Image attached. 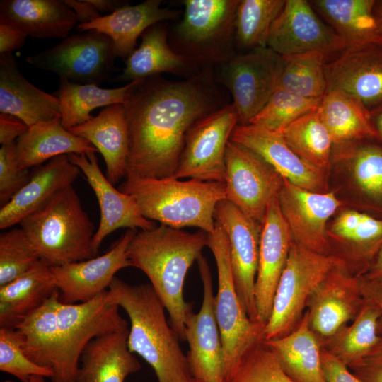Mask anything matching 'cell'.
<instances>
[{"mask_svg":"<svg viewBox=\"0 0 382 382\" xmlns=\"http://www.w3.org/2000/svg\"><path fill=\"white\" fill-rule=\"evenodd\" d=\"M95 153L71 154L68 156L85 175L99 204L100 222L93 239V252L97 255L103 241L113 231L120 228L149 230L156 224L141 214L133 197L116 189L104 175Z\"/></svg>","mask_w":382,"mask_h":382,"instance_id":"cell-19","label":"cell"},{"mask_svg":"<svg viewBox=\"0 0 382 382\" xmlns=\"http://www.w3.org/2000/svg\"><path fill=\"white\" fill-rule=\"evenodd\" d=\"M23 337L16 328H0V370L28 382L32 376H52L50 369L33 362L24 353Z\"/></svg>","mask_w":382,"mask_h":382,"instance_id":"cell-47","label":"cell"},{"mask_svg":"<svg viewBox=\"0 0 382 382\" xmlns=\"http://www.w3.org/2000/svg\"><path fill=\"white\" fill-rule=\"evenodd\" d=\"M137 231L127 229L116 244L102 255L51 267L59 301L66 304L86 302L107 290L115 274L131 266L127 248Z\"/></svg>","mask_w":382,"mask_h":382,"instance_id":"cell-18","label":"cell"},{"mask_svg":"<svg viewBox=\"0 0 382 382\" xmlns=\"http://www.w3.org/2000/svg\"><path fill=\"white\" fill-rule=\"evenodd\" d=\"M345 264L330 271L308 302L310 326L323 337H333L364 304L360 276L351 275Z\"/></svg>","mask_w":382,"mask_h":382,"instance_id":"cell-20","label":"cell"},{"mask_svg":"<svg viewBox=\"0 0 382 382\" xmlns=\"http://www.w3.org/2000/svg\"><path fill=\"white\" fill-rule=\"evenodd\" d=\"M58 291L51 267L38 261L28 272L0 286V328H15Z\"/></svg>","mask_w":382,"mask_h":382,"instance_id":"cell-31","label":"cell"},{"mask_svg":"<svg viewBox=\"0 0 382 382\" xmlns=\"http://www.w3.org/2000/svg\"><path fill=\"white\" fill-rule=\"evenodd\" d=\"M99 12L111 11V13L120 8L125 6L121 1L115 0H88Z\"/></svg>","mask_w":382,"mask_h":382,"instance_id":"cell-56","label":"cell"},{"mask_svg":"<svg viewBox=\"0 0 382 382\" xmlns=\"http://www.w3.org/2000/svg\"><path fill=\"white\" fill-rule=\"evenodd\" d=\"M206 75L182 81L141 80L123 104L129 134L125 178H171L191 127L213 112Z\"/></svg>","mask_w":382,"mask_h":382,"instance_id":"cell-1","label":"cell"},{"mask_svg":"<svg viewBox=\"0 0 382 382\" xmlns=\"http://www.w3.org/2000/svg\"><path fill=\"white\" fill-rule=\"evenodd\" d=\"M203 286L202 303L197 313L190 311L185 319L186 354L192 377L199 382H226L224 349L215 313L212 277L207 259L197 260Z\"/></svg>","mask_w":382,"mask_h":382,"instance_id":"cell-14","label":"cell"},{"mask_svg":"<svg viewBox=\"0 0 382 382\" xmlns=\"http://www.w3.org/2000/svg\"><path fill=\"white\" fill-rule=\"evenodd\" d=\"M141 37V44L125 60L120 80L139 81L163 72L178 71L184 67V57L168 45L166 29L160 23L149 28Z\"/></svg>","mask_w":382,"mask_h":382,"instance_id":"cell-39","label":"cell"},{"mask_svg":"<svg viewBox=\"0 0 382 382\" xmlns=\"http://www.w3.org/2000/svg\"><path fill=\"white\" fill-rule=\"evenodd\" d=\"M370 114L371 122L377 135V140L382 145V108Z\"/></svg>","mask_w":382,"mask_h":382,"instance_id":"cell-57","label":"cell"},{"mask_svg":"<svg viewBox=\"0 0 382 382\" xmlns=\"http://www.w3.org/2000/svg\"><path fill=\"white\" fill-rule=\"evenodd\" d=\"M278 202L293 241L310 250L327 254L328 221L344 204L335 192H311L284 178Z\"/></svg>","mask_w":382,"mask_h":382,"instance_id":"cell-16","label":"cell"},{"mask_svg":"<svg viewBox=\"0 0 382 382\" xmlns=\"http://www.w3.org/2000/svg\"><path fill=\"white\" fill-rule=\"evenodd\" d=\"M238 125V116L233 104L197 121L187 132L173 178L224 183L226 146Z\"/></svg>","mask_w":382,"mask_h":382,"instance_id":"cell-11","label":"cell"},{"mask_svg":"<svg viewBox=\"0 0 382 382\" xmlns=\"http://www.w3.org/2000/svg\"><path fill=\"white\" fill-rule=\"evenodd\" d=\"M311 5L347 47L382 45L374 14L375 0H312Z\"/></svg>","mask_w":382,"mask_h":382,"instance_id":"cell-35","label":"cell"},{"mask_svg":"<svg viewBox=\"0 0 382 382\" xmlns=\"http://www.w3.org/2000/svg\"><path fill=\"white\" fill-rule=\"evenodd\" d=\"M46 377L42 376H32L29 380L28 382H46L45 378Z\"/></svg>","mask_w":382,"mask_h":382,"instance_id":"cell-59","label":"cell"},{"mask_svg":"<svg viewBox=\"0 0 382 382\" xmlns=\"http://www.w3.org/2000/svg\"><path fill=\"white\" fill-rule=\"evenodd\" d=\"M112 301L130 320L127 346L154 369L158 382H192L180 338L169 325L166 308L150 284L131 285L115 277L108 287Z\"/></svg>","mask_w":382,"mask_h":382,"instance_id":"cell-3","label":"cell"},{"mask_svg":"<svg viewBox=\"0 0 382 382\" xmlns=\"http://www.w3.org/2000/svg\"><path fill=\"white\" fill-rule=\"evenodd\" d=\"M364 276L382 284V247Z\"/></svg>","mask_w":382,"mask_h":382,"instance_id":"cell-55","label":"cell"},{"mask_svg":"<svg viewBox=\"0 0 382 382\" xmlns=\"http://www.w3.org/2000/svg\"><path fill=\"white\" fill-rule=\"evenodd\" d=\"M192 382H199V381H196L195 379L193 378Z\"/></svg>","mask_w":382,"mask_h":382,"instance_id":"cell-61","label":"cell"},{"mask_svg":"<svg viewBox=\"0 0 382 382\" xmlns=\"http://www.w3.org/2000/svg\"><path fill=\"white\" fill-rule=\"evenodd\" d=\"M130 195L147 219L174 228L196 227L214 230L217 204L226 199L225 185L175 178H125L118 187Z\"/></svg>","mask_w":382,"mask_h":382,"instance_id":"cell-4","label":"cell"},{"mask_svg":"<svg viewBox=\"0 0 382 382\" xmlns=\"http://www.w3.org/2000/svg\"><path fill=\"white\" fill-rule=\"evenodd\" d=\"M68 130L88 141L101 154L106 177L113 185L125 178L129 134L123 104L108 106L97 116Z\"/></svg>","mask_w":382,"mask_h":382,"instance_id":"cell-26","label":"cell"},{"mask_svg":"<svg viewBox=\"0 0 382 382\" xmlns=\"http://www.w3.org/2000/svg\"><path fill=\"white\" fill-rule=\"evenodd\" d=\"M230 140L257 153L294 185L311 192H328V173L300 158L282 135L250 124L238 125Z\"/></svg>","mask_w":382,"mask_h":382,"instance_id":"cell-22","label":"cell"},{"mask_svg":"<svg viewBox=\"0 0 382 382\" xmlns=\"http://www.w3.org/2000/svg\"><path fill=\"white\" fill-rule=\"evenodd\" d=\"M177 16V11L162 8L161 0H147L135 6H125L89 23H79L77 29L83 33L96 30L110 37L116 57L124 58L135 50L137 38L146 30Z\"/></svg>","mask_w":382,"mask_h":382,"instance_id":"cell-27","label":"cell"},{"mask_svg":"<svg viewBox=\"0 0 382 382\" xmlns=\"http://www.w3.org/2000/svg\"><path fill=\"white\" fill-rule=\"evenodd\" d=\"M325 69L327 91L353 96L370 113L382 108V45L347 47Z\"/></svg>","mask_w":382,"mask_h":382,"instance_id":"cell-17","label":"cell"},{"mask_svg":"<svg viewBox=\"0 0 382 382\" xmlns=\"http://www.w3.org/2000/svg\"><path fill=\"white\" fill-rule=\"evenodd\" d=\"M80 169L68 155L37 166L28 182L0 209V228H10L45 204L57 192L77 179Z\"/></svg>","mask_w":382,"mask_h":382,"instance_id":"cell-24","label":"cell"},{"mask_svg":"<svg viewBox=\"0 0 382 382\" xmlns=\"http://www.w3.org/2000/svg\"><path fill=\"white\" fill-rule=\"evenodd\" d=\"M59 300L58 291L15 328L23 337L22 347L25 355L35 364L50 369L52 374L57 363L59 350L57 324Z\"/></svg>","mask_w":382,"mask_h":382,"instance_id":"cell-38","label":"cell"},{"mask_svg":"<svg viewBox=\"0 0 382 382\" xmlns=\"http://www.w3.org/2000/svg\"><path fill=\"white\" fill-rule=\"evenodd\" d=\"M283 57L284 65L277 88L304 98L321 99L327 91L328 59L316 52Z\"/></svg>","mask_w":382,"mask_h":382,"instance_id":"cell-42","label":"cell"},{"mask_svg":"<svg viewBox=\"0 0 382 382\" xmlns=\"http://www.w3.org/2000/svg\"><path fill=\"white\" fill-rule=\"evenodd\" d=\"M321 99L304 98L277 88L249 124L281 134L289 124L318 108Z\"/></svg>","mask_w":382,"mask_h":382,"instance_id":"cell-44","label":"cell"},{"mask_svg":"<svg viewBox=\"0 0 382 382\" xmlns=\"http://www.w3.org/2000/svg\"><path fill=\"white\" fill-rule=\"evenodd\" d=\"M28 127L19 118L8 115L0 114V143L8 145L15 143V140L23 134Z\"/></svg>","mask_w":382,"mask_h":382,"instance_id":"cell-51","label":"cell"},{"mask_svg":"<svg viewBox=\"0 0 382 382\" xmlns=\"http://www.w3.org/2000/svg\"><path fill=\"white\" fill-rule=\"evenodd\" d=\"M348 173L355 204L382 218V145L368 138L333 145L331 166Z\"/></svg>","mask_w":382,"mask_h":382,"instance_id":"cell-23","label":"cell"},{"mask_svg":"<svg viewBox=\"0 0 382 382\" xmlns=\"http://www.w3.org/2000/svg\"><path fill=\"white\" fill-rule=\"evenodd\" d=\"M207 242V233L202 230L189 233L160 224L137 231L127 248L131 266L141 270L150 280L180 341H185V322L192 311L183 296L186 274L202 255Z\"/></svg>","mask_w":382,"mask_h":382,"instance_id":"cell-2","label":"cell"},{"mask_svg":"<svg viewBox=\"0 0 382 382\" xmlns=\"http://www.w3.org/2000/svg\"><path fill=\"white\" fill-rule=\"evenodd\" d=\"M31 176L28 169L18 164L16 142L2 145L0 149V204L8 203L28 182Z\"/></svg>","mask_w":382,"mask_h":382,"instance_id":"cell-48","label":"cell"},{"mask_svg":"<svg viewBox=\"0 0 382 382\" xmlns=\"http://www.w3.org/2000/svg\"><path fill=\"white\" fill-rule=\"evenodd\" d=\"M214 219L228 239L231 269L240 300L249 318L258 323L255 290L262 224L248 218L226 199L217 204Z\"/></svg>","mask_w":382,"mask_h":382,"instance_id":"cell-15","label":"cell"},{"mask_svg":"<svg viewBox=\"0 0 382 382\" xmlns=\"http://www.w3.org/2000/svg\"><path fill=\"white\" fill-rule=\"evenodd\" d=\"M284 59L268 47L237 55L224 67L222 78L233 98L238 125H248L277 88Z\"/></svg>","mask_w":382,"mask_h":382,"instance_id":"cell-12","label":"cell"},{"mask_svg":"<svg viewBox=\"0 0 382 382\" xmlns=\"http://www.w3.org/2000/svg\"><path fill=\"white\" fill-rule=\"evenodd\" d=\"M381 313L374 304L365 302L353 323L334 337L329 351L348 367L359 363L374 349L380 340Z\"/></svg>","mask_w":382,"mask_h":382,"instance_id":"cell-41","label":"cell"},{"mask_svg":"<svg viewBox=\"0 0 382 382\" xmlns=\"http://www.w3.org/2000/svg\"><path fill=\"white\" fill-rule=\"evenodd\" d=\"M284 4L285 0L239 1L234 30L237 44L250 50L267 47L270 28Z\"/></svg>","mask_w":382,"mask_h":382,"instance_id":"cell-43","label":"cell"},{"mask_svg":"<svg viewBox=\"0 0 382 382\" xmlns=\"http://www.w3.org/2000/svg\"><path fill=\"white\" fill-rule=\"evenodd\" d=\"M38 261L31 243L21 228L0 234V286L25 273Z\"/></svg>","mask_w":382,"mask_h":382,"instance_id":"cell-45","label":"cell"},{"mask_svg":"<svg viewBox=\"0 0 382 382\" xmlns=\"http://www.w3.org/2000/svg\"><path fill=\"white\" fill-rule=\"evenodd\" d=\"M19 224L39 260L50 267L96 256L93 249L96 230L72 185Z\"/></svg>","mask_w":382,"mask_h":382,"instance_id":"cell-5","label":"cell"},{"mask_svg":"<svg viewBox=\"0 0 382 382\" xmlns=\"http://www.w3.org/2000/svg\"><path fill=\"white\" fill-rule=\"evenodd\" d=\"M264 342L294 382H327L322 366V351L310 326L307 312L294 330Z\"/></svg>","mask_w":382,"mask_h":382,"instance_id":"cell-33","label":"cell"},{"mask_svg":"<svg viewBox=\"0 0 382 382\" xmlns=\"http://www.w3.org/2000/svg\"><path fill=\"white\" fill-rule=\"evenodd\" d=\"M280 135L300 158L329 173L333 142L321 120L318 108L289 124Z\"/></svg>","mask_w":382,"mask_h":382,"instance_id":"cell-40","label":"cell"},{"mask_svg":"<svg viewBox=\"0 0 382 382\" xmlns=\"http://www.w3.org/2000/svg\"><path fill=\"white\" fill-rule=\"evenodd\" d=\"M228 382H294L273 351L262 341L242 358Z\"/></svg>","mask_w":382,"mask_h":382,"instance_id":"cell-46","label":"cell"},{"mask_svg":"<svg viewBox=\"0 0 382 382\" xmlns=\"http://www.w3.org/2000/svg\"><path fill=\"white\" fill-rule=\"evenodd\" d=\"M78 20L61 0H1L0 23L37 38L67 37Z\"/></svg>","mask_w":382,"mask_h":382,"instance_id":"cell-30","label":"cell"},{"mask_svg":"<svg viewBox=\"0 0 382 382\" xmlns=\"http://www.w3.org/2000/svg\"><path fill=\"white\" fill-rule=\"evenodd\" d=\"M140 81L119 88H102L96 84H80L59 77V88L53 95L59 100L62 125L69 129L91 120V112L96 108L124 104Z\"/></svg>","mask_w":382,"mask_h":382,"instance_id":"cell-37","label":"cell"},{"mask_svg":"<svg viewBox=\"0 0 382 382\" xmlns=\"http://www.w3.org/2000/svg\"><path fill=\"white\" fill-rule=\"evenodd\" d=\"M267 47L282 57L319 52L329 62L347 45L319 16L309 1L285 0L270 28Z\"/></svg>","mask_w":382,"mask_h":382,"instance_id":"cell-13","label":"cell"},{"mask_svg":"<svg viewBox=\"0 0 382 382\" xmlns=\"http://www.w3.org/2000/svg\"><path fill=\"white\" fill-rule=\"evenodd\" d=\"M129 328L91 340L83 351L74 382H124L141 364L127 346Z\"/></svg>","mask_w":382,"mask_h":382,"instance_id":"cell-28","label":"cell"},{"mask_svg":"<svg viewBox=\"0 0 382 382\" xmlns=\"http://www.w3.org/2000/svg\"><path fill=\"white\" fill-rule=\"evenodd\" d=\"M64 3L75 13L80 23L93 21L101 16L88 0H64Z\"/></svg>","mask_w":382,"mask_h":382,"instance_id":"cell-54","label":"cell"},{"mask_svg":"<svg viewBox=\"0 0 382 382\" xmlns=\"http://www.w3.org/2000/svg\"><path fill=\"white\" fill-rule=\"evenodd\" d=\"M329 242L334 241L351 255L364 274L382 247V218L359 209L340 212L328 226Z\"/></svg>","mask_w":382,"mask_h":382,"instance_id":"cell-34","label":"cell"},{"mask_svg":"<svg viewBox=\"0 0 382 382\" xmlns=\"http://www.w3.org/2000/svg\"><path fill=\"white\" fill-rule=\"evenodd\" d=\"M361 294L365 302L374 304L381 313L379 325H382V284L360 276Z\"/></svg>","mask_w":382,"mask_h":382,"instance_id":"cell-53","label":"cell"},{"mask_svg":"<svg viewBox=\"0 0 382 382\" xmlns=\"http://www.w3.org/2000/svg\"><path fill=\"white\" fill-rule=\"evenodd\" d=\"M374 14L376 22L378 35L382 40V0H375Z\"/></svg>","mask_w":382,"mask_h":382,"instance_id":"cell-58","label":"cell"},{"mask_svg":"<svg viewBox=\"0 0 382 382\" xmlns=\"http://www.w3.org/2000/svg\"><path fill=\"white\" fill-rule=\"evenodd\" d=\"M207 246L212 252L217 267L215 313L223 345L224 377L228 382L243 356L264 341V326L253 322L242 305L234 283L228 239L216 221L214 230L207 233Z\"/></svg>","mask_w":382,"mask_h":382,"instance_id":"cell-6","label":"cell"},{"mask_svg":"<svg viewBox=\"0 0 382 382\" xmlns=\"http://www.w3.org/2000/svg\"><path fill=\"white\" fill-rule=\"evenodd\" d=\"M1 382H14V381H13L11 380H5V381H3Z\"/></svg>","mask_w":382,"mask_h":382,"instance_id":"cell-60","label":"cell"},{"mask_svg":"<svg viewBox=\"0 0 382 382\" xmlns=\"http://www.w3.org/2000/svg\"><path fill=\"white\" fill-rule=\"evenodd\" d=\"M98 152L88 141L65 129L61 119L39 122L28 127L16 141L21 168L29 169L61 155Z\"/></svg>","mask_w":382,"mask_h":382,"instance_id":"cell-32","label":"cell"},{"mask_svg":"<svg viewBox=\"0 0 382 382\" xmlns=\"http://www.w3.org/2000/svg\"><path fill=\"white\" fill-rule=\"evenodd\" d=\"M321 357L327 382H361L345 364L329 351L323 350Z\"/></svg>","mask_w":382,"mask_h":382,"instance_id":"cell-50","label":"cell"},{"mask_svg":"<svg viewBox=\"0 0 382 382\" xmlns=\"http://www.w3.org/2000/svg\"><path fill=\"white\" fill-rule=\"evenodd\" d=\"M0 112L19 118L28 127L61 119L58 98L25 79L12 54H0Z\"/></svg>","mask_w":382,"mask_h":382,"instance_id":"cell-25","label":"cell"},{"mask_svg":"<svg viewBox=\"0 0 382 382\" xmlns=\"http://www.w3.org/2000/svg\"><path fill=\"white\" fill-rule=\"evenodd\" d=\"M237 0H185L179 38L194 49L226 42L234 34Z\"/></svg>","mask_w":382,"mask_h":382,"instance_id":"cell-29","label":"cell"},{"mask_svg":"<svg viewBox=\"0 0 382 382\" xmlns=\"http://www.w3.org/2000/svg\"><path fill=\"white\" fill-rule=\"evenodd\" d=\"M292 243L291 233L281 212L277 196L269 204L262 224L255 282L257 322L264 327L270 316L274 294Z\"/></svg>","mask_w":382,"mask_h":382,"instance_id":"cell-21","label":"cell"},{"mask_svg":"<svg viewBox=\"0 0 382 382\" xmlns=\"http://www.w3.org/2000/svg\"><path fill=\"white\" fill-rule=\"evenodd\" d=\"M379 334L380 340L371 354L350 367L361 382H382V330Z\"/></svg>","mask_w":382,"mask_h":382,"instance_id":"cell-49","label":"cell"},{"mask_svg":"<svg viewBox=\"0 0 382 382\" xmlns=\"http://www.w3.org/2000/svg\"><path fill=\"white\" fill-rule=\"evenodd\" d=\"M342 261L337 256L316 253L293 241L274 294L270 316L263 328L264 341L282 337L292 331L313 292Z\"/></svg>","mask_w":382,"mask_h":382,"instance_id":"cell-8","label":"cell"},{"mask_svg":"<svg viewBox=\"0 0 382 382\" xmlns=\"http://www.w3.org/2000/svg\"><path fill=\"white\" fill-rule=\"evenodd\" d=\"M27 35L11 25L0 23V54H11L25 43Z\"/></svg>","mask_w":382,"mask_h":382,"instance_id":"cell-52","label":"cell"},{"mask_svg":"<svg viewBox=\"0 0 382 382\" xmlns=\"http://www.w3.org/2000/svg\"><path fill=\"white\" fill-rule=\"evenodd\" d=\"M318 112L333 145L368 138L377 139L371 114L353 96L338 91H327Z\"/></svg>","mask_w":382,"mask_h":382,"instance_id":"cell-36","label":"cell"},{"mask_svg":"<svg viewBox=\"0 0 382 382\" xmlns=\"http://www.w3.org/2000/svg\"><path fill=\"white\" fill-rule=\"evenodd\" d=\"M119 306L105 290L92 299L57 306L59 350L51 382H74L81 355L96 337L128 328L119 313Z\"/></svg>","mask_w":382,"mask_h":382,"instance_id":"cell-7","label":"cell"},{"mask_svg":"<svg viewBox=\"0 0 382 382\" xmlns=\"http://www.w3.org/2000/svg\"><path fill=\"white\" fill-rule=\"evenodd\" d=\"M225 164L226 199L262 224L269 204L282 187L284 178L257 153L231 140Z\"/></svg>","mask_w":382,"mask_h":382,"instance_id":"cell-10","label":"cell"},{"mask_svg":"<svg viewBox=\"0 0 382 382\" xmlns=\"http://www.w3.org/2000/svg\"><path fill=\"white\" fill-rule=\"evenodd\" d=\"M115 57L110 37L88 30L67 37L50 49L25 57V60L71 82L98 85L110 76Z\"/></svg>","mask_w":382,"mask_h":382,"instance_id":"cell-9","label":"cell"}]
</instances>
